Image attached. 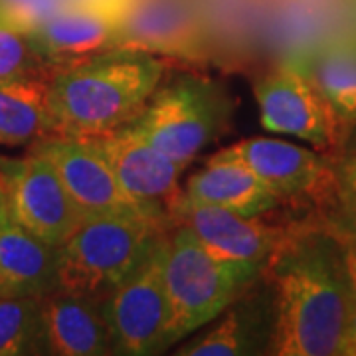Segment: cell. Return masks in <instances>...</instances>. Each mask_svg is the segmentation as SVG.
<instances>
[{
    "label": "cell",
    "mask_w": 356,
    "mask_h": 356,
    "mask_svg": "<svg viewBox=\"0 0 356 356\" xmlns=\"http://www.w3.org/2000/svg\"><path fill=\"white\" fill-rule=\"evenodd\" d=\"M257 281L224 309V317L212 331L200 341L182 346L178 355L238 356L266 353L273 337L275 305L273 297H269V289H255Z\"/></svg>",
    "instance_id": "17"
},
{
    "label": "cell",
    "mask_w": 356,
    "mask_h": 356,
    "mask_svg": "<svg viewBox=\"0 0 356 356\" xmlns=\"http://www.w3.org/2000/svg\"><path fill=\"white\" fill-rule=\"evenodd\" d=\"M267 131L309 140L318 149L339 145L343 125L311 79L285 62L257 79L254 88Z\"/></svg>",
    "instance_id": "10"
},
{
    "label": "cell",
    "mask_w": 356,
    "mask_h": 356,
    "mask_svg": "<svg viewBox=\"0 0 356 356\" xmlns=\"http://www.w3.org/2000/svg\"><path fill=\"white\" fill-rule=\"evenodd\" d=\"M0 178L8 214L40 240L62 245L86 222L48 159L0 156Z\"/></svg>",
    "instance_id": "7"
},
{
    "label": "cell",
    "mask_w": 356,
    "mask_h": 356,
    "mask_svg": "<svg viewBox=\"0 0 356 356\" xmlns=\"http://www.w3.org/2000/svg\"><path fill=\"white\" fill-rule=\"evenodd\" d=\"M161 79L163 64L153 54L125 48L56 72L46 95L54 135L93 139L129 125Z\"/></svg>",
    "instance_id": "2"
},
{
    "label": "cell",
    "mask_w": 356,
    "mask_h": 356,
    "mask_svg": "<svg viewBox=\"0 0 356 356\" xmlns=\"http://www.w3.org/2000/svg\"><path fill=\"white\" fill-rule=\"evenodd\" d=\"M48 81L42 77L0 79V145L24 147L54 135Z\"/></svg>",
    "instance_id": "20"
},
{
    "label": "cell",
    "mask_w": 356,
    "mask_h": 356,
    "mask_svg": "<svg viewBox=\"0 0 356 356\" xmlns=\"http://www.w3.org/2000/svg\"><path fill=\"white\" fill-rule=\"evenodd\" d=\"M182 196L192 202L222 206L245 218H261L280 206L254 170L226 149L188 178Z\"/></svg>",
    "instance_id": "18"
},
{
    "label": "cell",
    "mask_w": 356,
    "mask_h": 356,
    "mask_svg": "<svg viewBox=\"0 0 356 356\" xmlns=\"http://www.w3.org/2000/svg\"><path fill=\"white\" fill-rule=\"evenodd\" d=\"M50 355L42 299H0V356Z\"/></svg>",
    "instance_id": "21"
},
{
    "label": "cell",
    "mask_w": 356,
    "mask_h": 356,
    "mask_svg": "<svg viewBox=\"0 0 356 356\" xmlns=\"http://www.w3.org/2000/svg\"><path fill=\"white\" fill-rule=\"evenodd\" d=\"M168 218L172 224L188 226L218 259L261 271H266L271 255L289 234V229L266 224L259 218H245L222 206L186 200L182 192L168 206Z\"/></svg>",
    "instance_id": "12"
},
{
    "label": "cell",
    "mask_w": 356,
    "mask_h": 356,
    "mask_svg": "<svg viewBox=\"0 0 356 356\" xmlns=\"http://www.w3.org/2000/svg\"><path fill=\"white\" fill-rule=\"evenodd\" d=\"M91 140L131 198L168 214V206L180 194L178 178L188 166L186 163L175 161L159 151L131 125H123L113 133Z\"/></svg>",
    "instance_id": "14"
},
{
    "label": "cell",
    "mask_w": 356,
    "mask_h": 356,
    "mask_svg": "<svg viewBox=\"0 0 356 356\" xmlns=\"http://www.w3.org/2000/svg\"><path fill=\"white\" fill-rule=\"evenodd\" d=\"M327 229L331 232L332 236H334V240L339 242L344 267H346V275H348L353 291L356 293V229L343 224L341 220H331Z\"/></svg>",
    "instance_id": "24"
},
{
    "label": "cell",
    "mask_w": 356,
    "mask_h": 356,
    "mask_svg": "<svg viewBox=\"0 0 356 356\" xmlns=\"http://www.w3.org/2000/svg\"><path fill=\"white\" fill-rule=\"evenodd\" d=\"M232 97L220 83L180 74L154 89L147 107L129 125L170 159L191 165L228 129Z\"/></svg>",
    "instance_id": "5"
},
{
    "label": "cell",
    "mask_w": 356,
    "mask_h": 356,
    "mask_svg": "<svg viewBox=\"0 0 356 356\" xmlns=\"http://www.w3.org/2000/svg\"><path fill=\"white\" fill-rule=\"evenodd\" d=\"M30 153L48 159L86 220L99 216H153L170 220L165 210L131 198L91 139L50 135L30 145Z\"/></svg>",
    "instance_id": "9"
},
{
    "label": "cell",
    "mask_w": 356,
    "mask_h": 356,
    "mask_svg": "<svg viewBox=\"0 0 356 356\" xmlns=\"http://www.w3.org/2000/svg\"><path fill=\"white\" fill-rule=\"evenodd\" d=\"M16 77L50 79L51 74L34 50L28 30L0 8V79Z\"/></svg>",
    "instance_id": "22"
},
{
    "label": "cell",
    "mask_w": 356,
    "mask_h": 356,
    "mask_svg": "<svg viewBox=\"0 0 356 356\" xmlns=\"http://www.w3.org/2000/svg\"><path fill=\"white\" fill-rule=\"evenodd\" d=\"M339 355L356 356V293L353 291V287H350L348 313H346V325H344L341 353Z\"/></svg>",
    "instance_id": "25"
},
{
    "label": "cell",
    "mask_w": 356,
    "mask_h": 356,
    "mask_svg": "<svg viewBox=\"0 0 356 356\" xmlns=\"http://www.w3.org/2000/svg\"><path fill=\"white\" fill-rule=\"evenodd\" d=\"M250 166L280 204L323 202L334 198V172L321 154L280 139L240 140L226 149Z\"/></svg>",
    "instance_id": "13"
},
{
    "label": "cell",
    "mask_w": 356,
    "mask_h": 356,
    "mask_svg": "<svg viewBox=\"0 0 356 356\" xmlns=\"http://www.w3.org/2000/svg\"><path fill=\"white\" fill-rule=\"evenodd\" d=\"M60 289V245L22 228L4 208L0 218V299H42Z\"/></svg>",
    "instance_id": "15"
},
{
    "label": "cell",
    "mask_w": 356,
    "mask_h": 356,
    "mask_svg": "<svg viewBox=\"0 0 356 356\" xmlns=\"http://www.w3.org/2000/svg\"><path fill=\"white\" fill-rule=\"evenodd\" d=\"M289 64L311 79L343 129L356 125V34H332Z\"/></svg>",
    "instance_id": "19"
},
{
    "label": "cell",
    "mask_w": 356,
    "mask_h": 356,
    "mask_svg": "<svg viewBox=\"0 0 356 356\" xmlns=\"http://www.w3.org/2000/svg\"><path fill=\"white\" fill-rule=\"evenodd\" d=\"M264 275L271 285L275 323L271 350L280 356L341 353L350 281L329 229H289Z\"/></svg>",
    "instance_id": "1"
},
{
    "label": "cell",
    "mask_w": 356,
    "mask_h": 356,
    "mask_svg": "<svg viewBox=\"0 0 356 356\" xmlns=\"http://www.w3.org/2000/svg\"><path fill=\"white\" fill-rule=\"evenodd\" d=\"M4 208H6V196H4V184H2V178H0V218H2Z\"/></svg>",
    "instance_id": "26"
},
{
    "label": "cell",
    "mask_w": 356,
    "mask_h": 356,
    "mask_svg": "<svg viewBox=\"0 0 356 356\" xmlns=\"http://www.w3.org/2000/svg\"><path fill=\"white\" fill-rule=\"evenodd\" d=\"M350 16H353V30L356 34V0H350Z\"/></svg>",
    "instance_id": "27"
},
{
    "label": "cell",
    "mask_w": 356,
    "mask_h": 356,
    "mask_svg": "<svg viewBox=\"0 0 356 356\" xmlns=\"http://www.w3.org/2000/svg\"><path fill=\"white\" fill-rule=\"evenodd\" d=\"M50 355H113V337L103 315V299L76 291H58L42 297Z\"/></svg>",
    "instance_id": "16"
},
{
    "label": "cell",
    "mask_w": 356,
    "mask_h": 356,
    "mask_svg": "<svg viewBox=\"0 0 356 356\" xmlns=\"http://www.w3.org/2000/svg\"><path fill=\"white\" fill-rule=\"evenodd\" d=\"M334 172V200L339 204L343 224L356 229V133L344 145L339 161L332 165Z\"/></svg>",
    "instance_id": "23"
},
{
    "label": "cell",
    "mask_w": 356,
    "mask_h": 356,
    "mask_svg": "<svg viewBox=\"0 0 356 356\" xmlns=\"http://www.w3.org/2000/svg\"><path fill=\"white\" fill-rule=\"evenodd\" d=\"M261 275L257 267L218 259L188 226L175 224L165 242V281L172 305L175 343L220 317Z\"/></svg>",
    "instance_id": "4"
},
{
    "label": "cell",
    "mask_w": 356,
    "mask_h": 356,
    "mask_svg": "<svg viewBox=\"0 0 356 356\" xmlns=\"http://www.w3.org/2000/svg\"><path fill=\"white\" fill-rule=\"evenodd\" d=\"M117 48L204 62L210 34L200 0H129Z\"/></svg>",
    "instance_id": "11"
},
{
    "label": "cell",
    "mask_w": 356,
    "mask_h": 356,
    "mask_svg": "<svg viewBox=\"0 0 356 356\" xmlns=\"http://www.w3.org/2000/svg\"><path fill=\"white\" fill-rule=\"evenodd\" d=\"M172 226L166 218H89L60 245V289L105 299L159 248Z\"/></svg>",
    "instance_id": "3"
},
{
    "label": "cell",
    "mask_w": 356,
    "mask_h": 356,
    "mask_svg": "<svg viewBox=\"0 0 356 356\" xmlns=\"http://www.w3.org/2000/svg\"><path fill=\"white\" fill-rule=\"evenodd\" d=\"M129 0H64L28 28L50 74L115 50Z\"/></svg>",
    "instance_id": "8"
},
{
    "label": "cell",
    "mask_w": 356,
    "mask_h": 356,
    "mask_svg": "<svg viewBox=\"0 0 356 356\" xmlns=\"http://www.w3.org/2000/svg\"><path fill=\"white\" fill-rule=\"evenodd\" d=\"M166 236L153 255L103 299V315L119 355H156L175 344L165 281Z\"/></svg>",
    "instance_id": "6"
}]
</instances>
